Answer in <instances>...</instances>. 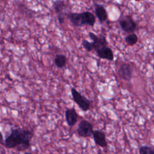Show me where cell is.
Returning <instances> with one entry per match:
<instances>
[{
    "label": "cell",
    "instance_id": "cell-1",
    "mask_svg": "<svg viewBox=\"0 0 154 154\" xmlns=\"http://www.w3.org/2000/svg\"><path fill=\"white\" fill-rule=\"evenodd\" d=\"M34 136L32 131L17 128L11 130V133L4 140L7 149H14L18 152L24 151L31 146V141Z\"/></svg>",
    "mask_w": 154,
    "mask_h": 154
},
{
    "label": "cell",
    "instance_id": "cell-5",
    "mask_svg": "<svg viewBox=\"0 0 154 154\" xmlns=\"http://www.w3.org/2000/svg\"><path fill=\"white\" fill-rule=\"evenodd\" d=\"M88 36L92 40V44L95 51L103 47L107 46L108 42L106 41V37L103 34H100L98 36L93 32H88Z\"/></svg>",
    "mask_w": 154,
    "mask_h": 154
},
{
    "label": "cell",
    "instance_id": "cell-13",
    "mask_svg": "<svg viewBox=\"0 0 154 154\" xmlns=\"http://www.w3.org/2000/svg\"><path fill=\"white\" fill-rule=\"evenodd\" d=\"M52 7L55 13L58 14L63 13V11L67 7V5L63 0H55L53 2Z\"/></svg>",
    "mask_w": 154,
    "mask_h": 154
},
{
    "label": "cell",
    "instance_id": "cell-7",
    "mask_svg": "<svg viewBox=\"0 0 154 154\" xmlns=\"http://www.w3.org/2000/svg\"><path fill=\"white\" fill-rule=\"evenodd\" d=\"M93 137L95 144L98 146L101 147H105L107 146L106 135L102 131L94 130L93 133Z\"/></svg>",
    "mask_w": 154,
    "mask_h": 154
},
{
    "label": "cell",
    "instance_id": "cell-8",
    "mask_svg": "<svg viewBox=\"0 0 154 154\" xmlns=\"http://www.w3.org/2000/svg\"><path fill=\"white\" fill-rule=\"evenodd\" d=\"M94 12L96 16L99 19L100 23L106 21L108 19V14L105 8L100 4H94Z\"/></svg>",
    "mask_w": 154,
    "mask_h": 154
},
{
    "label": "cell",
    "instance_id": "cell-16",
    "mask_svg": "<svg viewBox=\"0 0 154 154\" xmlns=\"http://www.w3.org/2000/svg\"><path fill=\"white\" fill-rule=\"evenodd\" d=\"M82 45L85 51L87 52H91L94 49L92 42H90L87 40H83L82 42Z\"/></svg>",
    "mask_w": 154,
    "mask_h": 154
},
{
    "label": "cell",
    "instance_id": "cell-10",
    "mask_svg": "<svg viewBox=\"0 0 154 154\" xmlns=\"http://www.w3.org/2000/svg\"><path fill=\"white\" fill-rule=\"evenodd\" d=\"M66 17L69 19L74 26L80 27L84 25L82 20V13H66Z\"/></svg>",
    "mask_w": 154,
    "mask_h": 154
},
{
    "label": "cell",
    "instance_id": "cell-20",
    "mask_svg": "<svg viewBox=\"0 0 154 154\" xmlns=\"http://www.w3.org/2000/svg\"><path fill=\"white\" fill-rule=\"evenodd\" d=\"M135 1H137V2H138V1H140L141 0H135Z\"/></svg>",
    "mask_w": 154,
    "mask_h": 154
},
{
    "label": "cell",
    "instance_id": "cell-14",
    "mask_svg": "<svg viewBox=\"0 0 154 154\" xmlns=\"http://www.w3.org/2000/svg\"><path fill=\"white\" fill-rule=\"evenodd\" d=\"M67 63V59L65 55L63 54H57L54 58V63L55 66L60 69L64 67Z\"/></svg>",
    "mask_w": 154,
    "mask_h": 154
},
{
    "label": "cell",
    "instance_id": "cell-2",
    "mask_svg": "<svg viewBox=\"0 0 154 154\" xmlns=\"http://www.w3.org/2000/svg\"><path fill=\"white\" fill-rule=\"evenodd\" d=\"M70 92L74 102L78 105L81 109L83 111H87L90 109L91 102L86 97L81 94L75 88H70Z\"/></svg>",
    "mask_w": 154,
    "mask_h": 154
},
{
    "label": "cell",
    "instance_id": "cell-11",
    "mask_svg": "<svg viewBox=\"0 0 154 154\" xmlns=\"http://www.w3.org/2000/svg\"><path fill=\"white\" fill-rule=\"evenodd\" d=\"M96 52L97 56L101 59L107 60L109 61H112L114 60L113 52L108 46L96 51Z\"/></svg>",
    "mask_w": 154,
    "mask_h": 154
},
{
    "label": "cell",
    "instance_id": "cell-12",
    "mask_svg": "<svg viewBox=\"0 0 154 154\" xmlns=\"http://www.w3.org/2000/svg\"><path fill=\"white\" fill-rule=\"evenodd\" d=\"M82 20L84 25L94 26L96 23V16L90 11L82 12Z\"/></svg>",
    "mask_w": 154,
    "mask_h": 154
},
{
    "label": "cell",
    "instance_id": "cell-15",
    "mask_svg": "<svg viewBox=\"0 0 154 154\" xmlns=\"http://www.w3.org/2000/svg\"><path fill=\"white\" fill-rule=\"evenodd\" d=\"M125 40L128 45L129 46H133L135 45L138 42V36L136 34L131 33L129 34L125 37Z\"/></svg>",
    "mask_w": 154,
    "mask_h": 154
},
{
    "label": "cell",
    "instance_id": "cell-18",
    "mask_svg": "<svg viewBox=\"0 0 154 154\" xmlns=\"http://www.w3.org/2000/svg\"><path fill=\"white\" fill-rule=\"evenodd\" d=\"M149 154H154V149L153 148L151 147V149H150Z\"/></svg>",
    "mask_w": 154,
    "mask_h": 154
},
{
    "label": "cell",
    "instance_id": "cell-17",
    "mask_svg": "<svg viewBox=\"0 0 154 154\" xmlns=\"http://www.w3.org/2000/svg\"><path fill=\"white\" fill-rule=\"evenodd\" d=\"M66 17V13H63L57 14V18H58V21L60 24H63L64 23L65 18Z\"/></svg>",
    "mask_w": 154,
    "mask_h": 154
},
{
    "label": "cell",
    "instance_id": "cell-19",
    "mask_svg": "<svg viewBox=\"0 0 154 154\" xmlns=\"http://www.w3.org/2000/svg\"><path fill=\"white\" fill-rule=\"evenodd\" d=\"M24 154H32V153H31V152H25V153H24Z\"/></svg>",
    "mask_w": 154,
    "mask_h": 154
},
{
    "label": "cell",
    "instance_id": "cell-9",
    "mask_svg": "<svg viewBox=\"0 0 154 154\" xmlns=\"http://www.w3.org/2000/svg\"><path fill=\"white\" fill-rule=\"evenodd\" d=\"M78 115L74 108L67 109L65 111V119L69 126H73L78 120Z\"/></svg>",
    "mask_w": 154,
    "mask_h": 154
},
{
    "label": "cell",
    "instance_id": "cell-3",
    "mask_svg": "<svg viewBox=\"0 0 154 154\" xmlns=\"http://www.w3.org/2000/svg\"><path fill=\"white\" fill-rule=\"evenodd\" d=\"M121 29L126 33H134L137 28V23L134 20L131 15H126L119 20Z\"/></svg>",
    "mask_w": 154,
    "mask_h": 154
},
{
    "label": "cell",
    "instance_id": "cell-6",
    "mask_svg": "<svg viewBox=\"0 0 154 154\" xmlns=\"http://www.w3.org/2000/svg\"><path fill=\"white\" fill-rule=\"evenodd\" d=\"M119 76L126 81H130L132 77L133 67L132 66L128 63H122L118 70Z\"/></svg>",
    "mask_w": 154,
    "mask_h": 154
},
{
    "label": "cell",
    "instance_id": "cell-4",
    "mask_svg": "<svg viewBox=\"0 0 154 154\" xmlns=\"http://www.w3.org/2000/svg\"><path fill=\"white\" fill-rule=\"evenodd\" d=\"M93 125L86 120L81 121L77 128V134L80 137H90L93 135Z\"/></svg>",
    "mask_w": 154,
    "mask_h": 154
}]
</instances>
